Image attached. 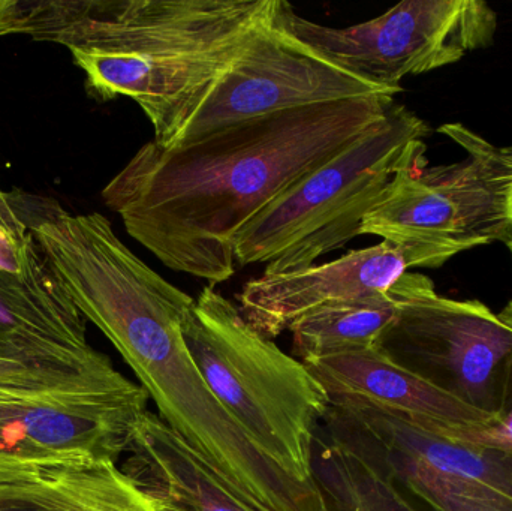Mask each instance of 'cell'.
I'll return each mask as SVG.
<instances>
[{
  "mask_svg": "<svg viewBox=\"0 0 512 511\" xmlns=\"http://www.w3.org/2000/svg\"><path fill=\"white\" fill-rule=\"evenodd\" d=\"M394 96L280 111L182 146L149 141L102 189V200L168 269L221 284L236 273L242 228L378 123Z\"/></svg>",
  "mask_w": 512,
  "mask_h": 511,
  "instance_id": "obj_1",
  "label": "cell"
},
{
  "mask_svg": "<svg viewBox=\"0 0 512 511\" xmlns=\"http://www.w3.org/2000/svg\"><path fill=\"white\" fill-rule=\"evenodd\" d=\"M20 2V35L68 48L92 98L132 99L170 147L282 0Z\"/></svg>",
  "mask_w": 512,
  "mask_h": 511,
  "instance_id": "obj_2",
  "label": "cell"
},
{
  "mask_svg": "<svg viewBox=\"0 0 512 511\" xmlns=\"http://www.w3.org/2000/svg\"><path fill=\"white\" fill-rule=\"evenodd\" d=\"M182 332L207 386L258 449L292 479L316 486L313 441L330 399L303 362L212 287L194 300Z\"/></svg>",
  "mask_w": 512,
  "mask_h": 511,
  "instance_id": "obj_3",
  "label": "cell"
},
{
  "mask_svg": "<svg viewBox=\"0 0 512 511\" xmlns=\"http://www.w3.org/2000/svg\"><path fill=\"white\" fill-rule=\"evenodd\" d=\"M424 120L394 102L378 123L331 161L274 198L234 240L240 266L294 272L360 236L361 222L400 171L426 161Z\"/></svg>",
  "mask_w": 512,
  "mask_h": 511,
  "instance_id": "obj_4",
  "label": "cell"
},
{
  "mask_svg": "<svg viewBox=\"0 0 512 511\" xmlns=\"http://www.w3.org/2000/svg\"><path fill=\"white\" fill-rule=\"evenodd\" d=\"M147 401L146 390L105 354L83 365L0 354V438L41 467L80 456L117 461Z\"/></svg>",
  "mask_w": 512,
  "mask_h": 511,
  "instance_id": "obj_5",
  "label": "cell"
},
{
  "mask_svg": "<svg viewBox=\"0 0 512 511\" xmlns=\"http://www.w3.org/2000/svg\"><path fill=\"white\" fill-rule=\"evenodd\" d=\"M391 291L397 315L379 350L495 422L512 398V300L495 312L478 300L448 299L411 272Z\"/></svg>",
  "mask_w": 512,
  "mask_h": 511,
  "instance_id": "obj_6",
  "label": "cell"
},
{
  "mask_svg": "<svg viewBox=\"0 0 512 511\" xmlns=\"http://www.w3.org/2000/svg\"><path fill=\"white\" fill-rule=\"evenodd\" d=\"M439 132L468 156L442 167L424 161L397 173L364 216L360 236L462 252L510 240L512 146H496L462 123Z\"/></svg>",
  "mask_w": 512,
  "mask_h": 511,
  "instance_id": "obj_7",
  "label": "cell"
},
{
  "mask_svg": "<svg viewBox=\"0 0 512 511\" xmlns=\"http://www.w3.org/2000/svg\"><path fill=\"white\" fill-rule=\"evenodd\" d=\"M274 23L349 74L402 89L408 75L453 65L489 47L498 15L483 0H406L381 17L337 29L300 17L282 0Z\"/></svg>",
  "mask_w": 512,
  "mask_h": 511,
  "instance_id": "obj_8",
  "label": "cell"
},
{
  "mask_svg": "<svg viewBox=\"0 0 512 511\" xmlns=\"http://www.w3.org/2000/svg\"><path fill=\"white\" fill-rule=\"evenodd\" d=\"M319 428L430 511H512V453L448 440L378 408L330 405Z\"/></svg>",
  "mask_w": 512,
  "mask_h": 511,
  "instance_id": "obj_9",
  "label": "cell"
},
{
  "mask_svg": "<svg viewBox=\"0 0 512 511\" xmlns=\"http://www.w3.org/2000/svg\"><path fill=\"white\" fill-rule=\"evenodd\" d=\"M399 92L402 89L375 86L328 62L273 20L216 83L170 147L192 143L255 117Z\"/></svg>",
  "mask_w": 512,
  "mask_h": 511,
  "instance_id": "obj_10",
  "label": "cell"
},
{
  "mask_svg": "<svg viewBox=\"0 0 512 511\" xmlns=\"http://www.w3.org/2000/svg\"><path fill=\"white\" fill-rule=\"evenodd\" d=\"M460 249L423 243H391L348 252L330 263L246 282L240 311L256 332L273 339L304 315L328 303L388 293L409 269L441 267Z\"/></svg>",
  "mask_w": 512,
  "mask_h": 511,
  "instance_id": "obj_11",
  "label": "cell"
},
{
  "mask_svg": "<svg viewBox=\"0 0 512 511\" xmlns=\"http://www.w3.org/2000/svg\"><path fill=\"white\" fill-rule=\"evenodd\" d=\"M303 365L336 407L378 408L423 428H477L493 422L397 365L378 347Z\"/></svg>",
  "mask_w": 512,
  "mask_h": 511,
  "instance_id": "obj_12",
  "label": "cell"
},
{
  "mask_svg": "<svg viewBox=\"0 0 512 511\" xmlns=\"http://www.w3.org/2000/svg\"><path fill=\"white\" fill-rule=\"evenodd\" d=\"M0 354L56 365H83L101 356L48 264L26 275L0 273Z\"/></svg>",
  "mask_w": 512,
  "mask_h": 511,
  "instance_id": "obj_13",
  "label": "cell"
},
{
  "mask_svg": "<svg viewBox=\"0 0 512 511\" xmlns=\"http://www.w3.org/2000/svg\"><path fill=\"white\" fill-rule=\"evenodd\" d=\"M122 468L159 511H268L246 501L176 432L147 411Z\"/></svg>",
  "mask_w": 512,
  "mask_h": 511,
  "instance_id": "obj_14",
  "label": "cell"
},
{
  "mask_svg": "<svg viewBox=\"0 0 512 511\" xmlns=\"http://www.w3.org/2000/svg\"><path fill=\"white\" fill-rule=\"evenodd\" d=\"M396 315L397 297L391 290L328 303L289 327L294 354L306 362L372 350Z\"/></svg>",
  "mask_w": 512,
  "mask_h": 511,
  "instance_id": "obj_15",
  "label": "cell"
},
{
  "mask_svg": "<svg viewBox=\"0 0 512 511\" xmlns=\"http://www.w3.org/2000/svg\"><path fill=\"white\" fill-rule=\"evenodd\" d=\"M38 477L54 511H159L114 459L80 456L45 465Z\"/></svg>",
  "mask_w": 512,
  "mask_h": 511,
  "instance_id": "obj_16",
  "label": "cell"
},
{
  "mask_svg": "<svg viewBox=\"0 0 512 511\" xmlns=\"http://www.w3.org/2000/svg\"><path fill=\"white\" fill-rule=\"evenodd\" d=\"M312 477L325 511H420L390 477L321 428L313 441Z\"/></svg>",
  "mask_w": 512,
  "mask_h": 511,
  "instance_id": "obj_17",
  "label": "cell"
},
{
  "mask_svg": "<svg viewBox=\"0 0 512 511\" xmlns=\"http://www.w3.org/2000/svg\"><path fill=\"white\" fill-rule=\"evenodd\" d=\"M41 467L0 473V511H54L39 483Z\"/></svg>",
  "mask_w": 512,
  "mask_h": 511,
  "instance_id": "obj_18",
  "label": "cell"
},
{
  "mask_svg": "<svg viewBox=\"0 0 512 511\" xmlns=\"http://www.w3.org/2000/svg\"><path fill=\"white\" fill-rule=\"evenodd\" d=\"M424 429L448 438V440L457 441V443L512 453V398L505 405L502 413L496 417L495 422L490 423V425L477 426V428L427 426Z\"/></svg>",
  "mask_w": 512,
  "mask_h": 511,
  "instance_id": "obj_19",
  "label": "cell"
},
{
  "mask_svg": "<svg viewBox=\"0 0 512 511\" xmlns=\"http://www.w3.org/2000/svg\"><path fill=\"white\" fill-rule=\"evenodd\" d=\"M20 27V0H0V38L2 36L20 35Z\"/></svg>",
  "mask_w": 512,
  "mask_h": 511,
  "instance_id": "obj_20",
  "label": "cell"
},
{
  "mask_svg": "<svg viewBox=\"0 0 512 511\" xmlns=\"http://www.w3.org/2000/svg\"><path fill=\"white\" fill-rule=\"evenodd\" d=\"M0 227L5 228L9 233L15 234L18 237L29 236L26 225L18 218L15 210L12 209L8 194L3 192L2 188H0Z\"/></svg>",
  "mask_w": 512,
  "mask_h": 511,
  "instance_id": "obj_21",
  "label": "cell"
},
{
  "mask_svg": "<svg viewBox=\"0 0 512 511\" xmlns=\"http://www.w3.org/2000/svg\"><path fill=\"white\" fill-rule=\"evenodd\" d=\"M41 465L33 464L29 459L24 458L17 449L6 443L0 438V473L2 471L26 470V468H36Z\"/></svg>",
  "mask_w": 512,
  "mask_h": 511,
  "instance_id": "obj_22",
  "label": "cell"
},
{
  "mask_svg": "<svg viewBox=\"0 0 512 511\" xmlns=\"http://www.w3.org/2000/svg\"><path fill=\"white\" fill-rule=\"evenodd\" d=\"M505 245H507L508 251H510L511 258H512V234H511L510 240H508V242L505 243Z\"/></svg>",
  "mask_w": 512,
  "mask_h": 511,
  "instance_id": "obj_23",
  "label": "cell"
},
{
  "mask_svg": "<svg viewBox=\"0 0 512 511\" xmlns=\"http://www.w3.org/2000/svg\"><path fill=\"white\" fill-rule=\"evenodd\" d=\"M511 218H512V195H511Z\"/></svg>",
  "mask_w": 512,
  "mask_h": 511,
  "instance_id": "obj_24",
  "label": "cell"
}]
</instances>
